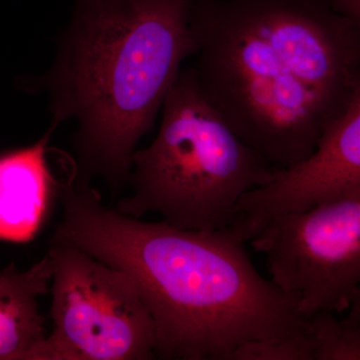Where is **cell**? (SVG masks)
<instances>
[{
	"instance_id": "obj_1",
	"label": "cell",
	"mask_w": 360,
	"mask_h": 360,
	"mask_svg": "<svg viewBox=\"0 0 360 360\" xmlns=\"http://www.w3.org/2000/svg\"><path fill=\"white\" fill-rule=\"evenodd\" d=\"M189 28L206 98L276 169L311 155L360 94V25L328 0H191Z\"/></svg>"
},
{
	"instance_id": "obj_2",
	"label": "cell",
	"mask_w": 360,
	"mask_h": 360,
	"mask_svg": "<svg viewBox=\"0 0 360 360\" xmlns=\"http://www.w3.org/2000/svg\"><path fill=\"white\" fill-rule=\"evenodd\" d=\"M58 200L63 219L51 243L77 248L131 278L155 322V359L231 360L241 342L307 328L295 298L258 274L245 243L226 229L141 221L71 175Z\"/></svg>"
},
{
	"instance_id": "obj_3",
	"label": "cell",
	"mask_w": 360,
	"mask_h": 360,
	"mask_svg": "<svg viewBox=\"0 0 360 360\" xmlns=\"http://www.w3.org/2000/svg\"><path fill=\"white\" fill-rule=\"evenodd\" d=\"M191 0H77L58 63L46 75L52 122L75 117L77 179L99 175L112 196L189 56Z\"/></svg>"
},
{
	"instance_id": "obj_4",
	"label": "cell",
	"mask_w": 360,
	"mask_h": 360,
	"mask_svg": "<svg viewBox=\"0 0 360 360\" xmlns=\"http://www.w3.org/2000/svg\"><path fill=\"white\" fill-rule=\"evenodd\" d=\"M161 108L155 141L132 155V193L115 210L134 219L158 213L182 229H227L241 195L266 184L276 168L213 108L193 68L180 70Z\"/></svg>"
},
{
	"instance_id": "obj_5",
	"label": "cell",
	"mask_w": 360,
	"mask_h": 360,
	"mask_svg": "<svg viewBox=\"0 0 360 360\" xmlns=\"http://www.w3.org/2000/svg\"><path fill=\"white\" fill-rule=\"evenodd\" d=\"M53 329L33 360H150L155 326L129 276L84 251L51 243Z\"/></svg>"
},
{
	"instance_id": "obj_6",
	"label": "cell",
	"mask_w": 360,
	"mask_h": 360,
	"mask_svg": "<svg viewBox=\"0 0 360 360\" xmlns=\"http://www.w3.org/2000/svg\"><path fill=\"white\" fill-rule=\"evenodd\" d=\"M250 241L303 316L343 314L360 293V198L276 215Z\"/></svg>"
},
{
	"instance_id": "obj_7",
	"label": "cell",
	"mask_w": 360,
	"mask_h": 360,
	"mask_svg": "<svg viewBox=\"0 0 360 360\" xmlns=\"http://www.w3.org/2000/svg\"><path fill=\"white\" fill-rule=\"evenodd\" d=\"M354 198H360V94L322 134L311 155L243 193L225 229L245 243L276 215Z\"/></svg>"
},
{
	"instance_id": "obj_8",
	"label": "cell",
	"mask_w": 360,
	"mask_h": 360,
	"mask_svg": "<svg viewBox=\"0 0 360 360\" xmlns=\"http://www.w3.org/2000/svg\"><path fill=\"white\" fill-rule=\"evenodd\" d=\"M39 141L0 155V239L26 243L37 236L54 200L60 181L54 177L47 155L52 132Z\"/></svg>"
},
{
	"instance_id": "obj_9",
	"label": "cell",
	"mask_w": 360,
	"mask_h": 360,
	"mask_svg": "<svg viewBox=\"0 0 360 360\" xmlns=\"http://www.w3.org/2000/svg\"><path fill=\"white\" fill-rule=\"evenodd\" d=\"M51 277L47 255L25 271L14 264L0 271V360H33L46 338L39 300Z\"/></svg>"
},
{
	"instance_id": "obj_10",
	"label": "cell",
	"mask_w": 360,
	"mask_h": 360,
	"mask_svg": "<svg viewBox=\"0 0 360 360\" xmlns=\"http://www.w3.org/2000/svg\"><path fill=\"white\" fill-rule=\"evenodd\" d=\"M347 317L317 311L307 317V330L314 360L360 359V293L355 296Z\"/></svg>"
},
{
	"instance_id": "obj_11",
	"label": "cell",
	"mask_w": 360,
	"mask_h": 360,
	"mask_svg": "<svg viewBox=\"0 0 360 360\" xmlns=\"http://www.w3.org/2000/svg\"><path fill=\"white\" fill-rule=\"evenodd\" d=\"M231 360H314V347L304 329L278 338L246 340Z\"/></svg>"
},
{
	"instance_id": "obj_12",
	"label": "cell",
	"mask_w": 360,
	"mask_h": 360,
	"mask_svg": "<svg viewBox=\"0 0 360 360\" xmlns=\"http://www.w3.org/2000/svg\"><path fill=\"white\" fill-rule=\"evenodd\" d=\"M335 13L360 25V0H328Z\"/></svg>"
}]
</instances>
